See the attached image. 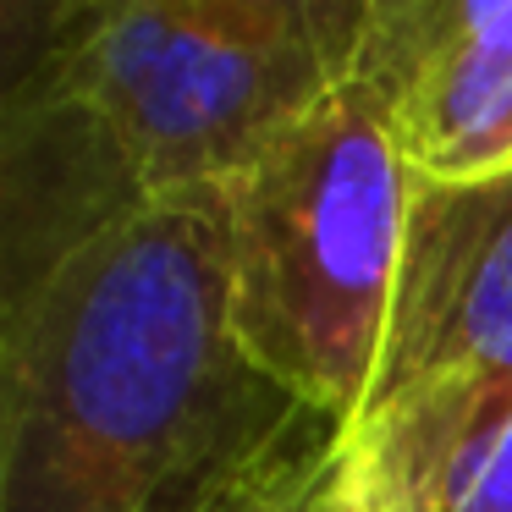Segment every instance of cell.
<instances>
[{"instance_id": "1", "label": "cell", "mask_w": 512, "mask_h": 512, "mask_svg": "<svg viewBox=\"0 0 512 512\" xmlns=\"http://www.w3.org/2000/svg\"><path fill=\"white\" fill-rule=\"evenodd\" d=\"M342 441L232 325V204L199 188L0 303V512H221Z\"/></svg>"}, {"instance_id": "2", "label": "cell", "mask_w": 512, "mask_h": 512, "mask_svg": "<svg viewBox=\"0 0 512 512\" xmlns=\"http://www.w3.org/2000/svg\"><path fill=\"white\" fill-rule=\"evenodd\" d=\"M0 303L105 232L243 177L353 78L369 0H6Z\"/></svg>"}, {"instance_id": "3", "label": "cell", "mask_w": 512, "mask_h": 512, "mask_svg": "<svg viewBox=\"0 0 512 512\" xmlns=\"http://www.w3.org/2000/svg\"><path fill=\"white\" fill-rule=\"evenodd\" d=\"M232 325L248 358L331 424L369 402L408 248L413 171L358 78L226 182Z\"/></svg>"}, {"instance_id": "4", "label": "cell", "mask_w": 512, "mask_h": 512, "mask_svg": "<svg viewBox=\"0 0 512 512\" xmlns=\"http://www.w3.org/2000/svg\"><path fill=\"white\" fill-rule=\"evenodd\" d=\"M512 413V171L413 182L408 248L369 402L342 430L380 512H441Z\"/></svg>"}, {"instance_id": "5", "label": "cell", "mask_w": 512, "mask_h": 512, "mask_svg": "<svg viewBox=\"0 0 512 512\" xmlns=\"http://www.w3.org/2000/svg\"><path fill=\"white\" fill-rule=\"evenodd\" d=\"M353 78L413 182L512 171V0H369Z\"/></svg>"}, {"instance_id": "6", "label": "cell", "mask_w": 512, "mask_h": 512, "mask_svg": "<svg viewBox=\"0 0 512 512\" xmlns=\"http://www.w3.org/2000/svg\"><path fill=\"white\" fill-rule=\"evenodd\" d=\"M441 512H512V413L463 463V474L446 490Z\"/></svg>"}, {"instance_id": "7", "label": "cell", "mask_w": 512, "mask_h": 512, "mask_svg": "<svg viewBox=\"0 0 512 512\" xmlns=\"http://www.w3.org/2000/svg\"><path fill=\"white\" fill-rule=\"evenodd\" d=\"M336 446H342V441L320 446V452H309V457L281 463L276 474H265L259 485H248L243 496H237L232 507H221V512H309V501L320 496L325 474H331V463H336Z\"/></svg>"}, {"instance_id": "8", "label": "cell", "mask_w": 512, "mask_h": 512, "mask_svg": "<svg viewBox=\"0 0 512 512\" xmlns=\"http://www.w3.org/2000/svg\"><path fill=\"white\" fill-rule=\"evenodd\" d=\"M309 512H380V501L369 496V485L358 479L353 457H347V441L336 446V463H331V474H325L320 496L309 501Z\"/></svg>"}]
</instances>
